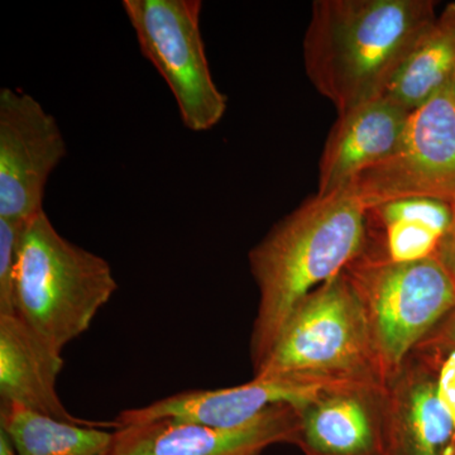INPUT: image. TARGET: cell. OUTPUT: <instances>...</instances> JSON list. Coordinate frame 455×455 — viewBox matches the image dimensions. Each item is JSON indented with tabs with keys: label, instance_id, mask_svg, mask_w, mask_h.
Listing matches in <instances>:
<instances>
[{
	"label": "cell",
	"instance_id": "cell-10",
	"mask_svg": "<svg viewBox=\"0 0 455 455\" xmlns=\"http://www.w3.org/2000/svg\"><path fill=\"white\" fill-rule=\"evenodd\" d=\"M296 431L298 412L291 405L269 407L235 427L158 419L114 430L108 455H262L272 445H295Z\"/></svg>",
	"mask_w": 455,
	"mask_h": 455
},
{
	"label": "cell",
	"instance_id": "cell-2",
	"mask_svg": "<svg viewBox=\"0 0 455 455\" xmlns=\"http://www.w3.org/2000/svg\"><path fill=\"white\" fill-rule=\"evenodd\" d=\"M367 209L348 193L315 196L248 253L259 301L250 353L256 372L295 307L363 252Z\"/></svg>",
	"mask_w": 455,
	"mask_h": 455
},
{
	"label": "cell",
	"instance_id": "cell-18",
	"mask_svg": "<svg viewBox=\"0 0 455 455\" xmlns=\"http://www.w3.org/2000/svg\"><path fill=\"white\" fill-rule=\"evenodd\" d=\"M26 223L0 220V315L14 314L18 244Z\"/></svg>",
	"mask_w": 455,
	"mask_h": 455
},
{
	"label": "cell",
	"instance_id": "cell-9",
	"mask_svg": "<svg viewBox=\"0 0 455 455\" xmlns=\"http://www.w3.org/2000/svg\"><path fill=\"white\" fill-rule=\"evenodd\" d=\"M68 154L55 116L20 90H0V220L26 223L44 212L51 173Z\"/></svg>",
	"mask_w": 455,
	"mask_h": 455
},
{
	"label": "cell",
	"instance_id": "cell-14",
	"mask_svg": "<svg viewBox=\"0 0 455 455\" xmlns=\"http://www.w3.org/2000/svg\"><path fill=\"white\" fill-rule=\"evenodd\" d=\"M64 367L61 352L16 314L0 315V400L68 423L118 429L113 421H92L71 414L57 392Z\"/></svg>",
	"mask_w": 455,
	"mask_h": 455
},
{
	"label": "cell",
	"instance_id": "cell-17",
	"mask_svg": "<svg viewBox=\"0 0 455 455\" xmlns=\"http://www.w3.org/2000/svg\"><path fill=\"white\" fill-rule=\"evenodd\" d=\"M0 429L18 455H108L114 430L57 420L17 405L0 407Z\"/></svg>",
	"mask_w": 455,
	"mask_h": 455
},
{
	"label": "cell",
	"instance_id": "cell-22",
	"mask_svg": "<svg viewBox=\"0 0 455 455\" xmlns=\"http://www.w3.org/2000/svg\"><path fill=\"white\" fill-rule=\"evenodd\" d=\"M451 455H455V448L453 449V451H451Z\"/></svg>",
	"mask_w": 455,
	"mask_h": 455
},
{
	"label": "cell",
	"instance_id": "cell-3",
	"mask_svg": "<svg viewBox=\"0 0 455 455\" xmlns=\"http://www.w3.org/2000/svg\"><path fill=\"white\" fill-rule=\"evenodd\" d=\"M118 290L109 262L57 232L46 212L27 221L18 244L14 314L53 348L89 331Z\"/></svg>",
	"mask_w": 455,
	"mask_h": 455
},
{
	"label": "cell",
	"instance_id": "cell-15",
	"mask_svg": "<svg viewBox=\"0 0 455 455\" xmlns=\"http://www.w3.org/2000/svg\"><path fill=\"white\" fill-rule=\"evenodd\" d=\"M451 221V204L431 197L392 200L367 211L362 254L388 262L436 256Z\"/></svg>",
	"mask_w": 455,
	"mask_h": 455
},
{
	"label": "cell",
	"instance_id": "cell-7",
	"mask_svg": "<svg viewBox=\"0 0 455 455\" xmlns=\"http://www.w3.org/2000/svg\"><path fill=\"white\" fill-rule=\"evenodd\" d=\"M343 191L367 211L407 197L453 202L455 82L410 114L396 151L362 172Z\"/></svg>",
	"mask_w": 455,
	"mask_h": 455
},
{
	"label": "cell",
	"instance_id": "cell-6",
	"mask_svg": "<svg viewBox=\"0 0 455 455\" xmlns=\"http://www.w3.org/2000/svg\"><path fill=\"white\" fill-rule=\"evenodd\" d=\"M140 52L169 86L188 131H211L228 100L212 79L206 57L200 0H123Z\"/></svg>",
	"mask_w": 455,
	"mask_h": 455
},
{
	"label": "cell",
	"instance_id": "cell-5",
	"mask_svg": "<svg viewBox=\"0 0 455 455\" xmlns=\"http://www.w3.org/2000/svg\"><path fill=\"white\" fill-rule=\"evenodd\" d=\"M286 374L387 383L344 272L295 307L254 377Z\"/></svg>",
	"mask_w": 455,
	"mask_h": 455
},
{
	"label": "cell",
	"instance_id": "cell-12",
	"mask_svg": "<svg viewBox=\"0 0 455 455\" xmlns=\"http://www.w3.org/2000/svg\"><path fill=\"white\" fill-rule=\"evenodd\" d=\"M386 383L338 386L298 407L295 445L305 455H385Z\"/></svg>",
	"mask_w": 455,
	"mask_h": 455
},
{
	"label": "cell",
	"instance_id": "cell-20",
	"mask_svg": "<svg viewBox=\"0 0 455 455\" xmlns=\"http://www.w3.org/2000/svg\"><path fill=\"white\" fill-rule=\"evenodd\" d=\"M451 204V221L449 226L447 233L443 236L442 241L438 247V257L440 262L444 265L448 269L449 274L454 277L455 280V199Z\"/></svg>",
	"mask_w": 455,
	"mask_h": 455
},
{
	"label": "cell",
	"instance_id": "cell-13",
	"mask_svg": "<svg viewBox=\"0 0 455 455\" xmlns=\"http://www.w3.org/2000/svg\"><path fill=\"white\" fill-rule=\"evenodd\" d=\"M411 113L383 95L338 114L320 156L316 196L346 190L362 172L390 157Z\"/></svg>",
	"mask_w": 455,
	"mask_h": 455
},
{
	"label": "cell",
	"instance_id": "cell-8",
	"mask_svg": "<svg viewBox=\"0 0 455 455\" xmlns=\"http://www.w3.org/2000/svg\"><path fill=\"white\" fill-rule=\"evenodd\" d=\"M455 353L421 343L386 383L385 455H451Z\"/></svg>",
	"mask_w": 455,
	"mask_h": 455
},
{
	"label": "cell",
	"instance_id": "cell-11",
	"mask_svg": "<svg viewBox=\"0 0 455 455\" xmlns=\"http://www.w3.org/2000/svg\"><path fill=\"white\" fill-rule=\"evenodd\" d=\"M362 381L316 377H254L252 381L218 390H188L171 395L149 405L123 410L114 420L119 427L158 419H180L215 427L250 423L269 407L305 403L338 386Z\"/></svg>",
	"mask_w": 455,
	"mask_h": 455
},
{
	"label": "cell",
	"instance_id": "cell-4",
	"mask_svg": "<svg viewBox=\"0 0 455 455\" xmlns=\"http://www.w3.org/2000/svg\"><path fill=\"white\" fill-rule=\"evenodd\" d=\"M343 272L388 381L454 309V277L436 256L388 262L361 253Z\"/></svg>",
	"mask_w": 455,
	"mask_h": 455
},
{
	"label": "cell",
	"instance_id": "cell-21",
	"mask_svg": "<svg viewBox=\"0 0 455 455\" xmlns=\"http://www.w3.org/2000/svg\"><path fill=\"white\" fill-rule=\"evenodd\" d=\"M0 455H18L13 443L2 429H0Z\"/></svg>",
	"mask_w": 455,
	"mask_h": 455
},
{
	"label": "cell",
	"instance_id": "cell-16",
	"mask_svg": "<svg viewBox=\"0 0 455 455\" xmlns=\"http://www.w3.org/2000/svg\"><path fill=\"white\" fill-rule=\"evenodd\" d=\"M455 82V2L449 3L415 44L386 92L414 112Z\"/></svg>",
	"mask_w": 455,
	"mask_h": 455
},
{
	"label": "cell",
	"instance_id": "cell-1",
	"mask_svg": "<svg viewBox=\"0 0 455 455\" xmlns=\"http://www.w3.org/2000/svg\"><path fill=\"white\" fill-rule=\"evenodd\" d=\"M433 0H316L304 37L314 88L338 114L383 97L438 17Z\"/></svg>",
	"mask_w": 455,
	"mask_h": 455
},
{
	"label": "cell",
	"instance_id": "cell-19",
	"mask_svg": "<svg viewBox=\"0 0 455 455\" xmlns=\"http://www.w3.org/2000/svg\"><path fill=\"white\" fill-rule=\"evenodd\" d=\"M423 343L431 344V346L438 347V348L447 350V352L455 353V307L442 320V323L436 326L435 331Z\"/></svg>",
	"mask_w": 455,
	"mask_h": 455
}]
</instances>
